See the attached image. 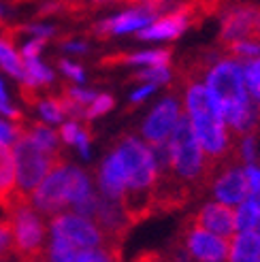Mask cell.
<instances>
[{
  "instance_id": "obj_1",
  "label": "cell",
  "mask_w": 260,
  "mask_h": 262,
  "mask_svg": "<svg viewBox=\"0 0 260 262\" xmlns=\"http://www.w3.org/2000/svg\"><path fill=\"white\" fill-rule=\"evenodd\" d=\"M120 156L126 171V192L122 196V209L130 224H139L149 213L156 211V168L154 154L149 145L137 141L135 137H122L113 149Z\"/></svg>"
},
{
  "instance_id": "obj_2",
  "label": "cell",
  "mask_w": 260,
  "mask_h": 262,
  "mask_svg": "<svg viewBox=\"0 0 260 262\" xmlns=\"http://www.w3.org/2000/svg\"><path fill=\"white\" fill-rule=\"evenodd\" d=\"M168 166L171 173L181 181V183H203L211 179L209 166H207L205 154L199 145L197 137L192 133V126L188 117L181 115V120L175 128V133L168 139Z\"/></svg>"
},
{
  "instance_id": "obj_3",
  "label": "cell",
  "mask_w": 260,
  "mask_h": 262,
  "mask_svg": "<svg viewBox=\"0 0 260 262\" xmlns=\"http://www.w3.org/2000/svg\"><path fill=\"white\" fill-rule=\"evenodd\" d=\"M15 168H17V192L32 199L34 190L45 181V177L64 164L62 154H51L45 151L43 147H38L36 143L26 135V130H21V137L15 143Z\"/></svg>"
},
{
  "instance_id": "obj_4",
  "label": "cell",
  "mask_w": 260,
  "mask_h": 262,
  "mask_svg": "<svg viewBox=\"0 0 260 262\" xmlns=\"http://www.w3.org/2000/svg\"><path fill=\"white\" fill-rule=\"evenodd\" d=\"M51 237L67 241L79 252H92L102 247V234L96 224L77 213H60L51 220Z\"/></svg>"
},
{
  "instance_id": "obj_5",
  "label": "cell",
  "mask_w": 260,
  "mask_h": 262,
  "mask_svg": "<svg viewBox=\"0 0 260 262\" xmlns=\"http://www.w3.org/2000/svg\"><path fill=\"white\" fill-rule=\"evenodd\" d=\"M32 203L41 213L54 217L71 205V166L67 162L45 177V181L34 190Z\"/></svg>"
},
{
  "instance_id": "obj_6",
  "label": "cell",
  "mask_w": 260,
  "mask_h": 262,
  "mask_svg": "<svg viewBox=\"0 0 260 262\" xmlns=\"http://www.w3.org/2000/svg\"><path fill=\"white\" fill-rule=\"evenodd\" d=\"M207 13H211L209 5H186L173 9L171 13H166L151 26H147L145 30H141L139 38H143V41H168V38L179 36L194 21H201Z\"/></svg>"
},
{
  "instance_id": "obj_7",
  "label": "cell",
  "mask_w": 260,
  "mask_h": 262,
  "mask_svg": "<svg viewBox=\"0 0 260 262\" xmlns=\"http://www.w3.org/2000/svg\"><path fill=\"white\" fill-rule=\"evenodd\" d=\"M181 245L186 247L190 258L197 262H226L230 260V241L215 237V234L207 232L203 228L190 226L186 222L184 230H181Z\"/></svg>"
},
{
  "instance_id": "obj_8",
  "label": "cell",
  "mask_w": 260,
  "mask_h": 262,
  "mask_svg": "<svg viewBox=\"0 0 260 262\" xmlns=\"http://www.w3.org/2000/svg\"><path fill=\"white\" fill-rule=\"evenodd\" d=\"M179 120H181L179 102L175 98H164L147 115V120L143 122V137H145L149 145H162L175 133Z\"/></svg>"
},
{
  "instance_id": "obj_9",
  "label": "cell",
  "mask_w": 260,
  "mask_h": 262,
  "mask_svg": "<svg viewBox=\"0 0 260 262\" xmlns=\"http://www.w3.org/2000/svg\"><path fill=\"white\" fill-rule=\"evenodd\" d=\"M190 226H197L203 228L207 232L215 234V237H222L226 241L235 239V232H237V224H235V211L222 203H209L205 205L197 215H190L188 220Z\"/></svg>"
},
{
  "instance_id": "obj_10",
  "label": "cell",
  "mask_w": 260,
  "mask_h": 262,
  "mask_svg": "<svg viewBox=\"0 0 260 262\" xmlns=\"http://www.w3.org/2000/svg\"><path fill=\"white\" fill-rule=\"evenodd\" d=\"M162 5H139L133 7L120 15H115L107 21H102L96 26V32L98 34H124V32H141L145 30L147 26H151L156 19V15L162 11Z\"/></svg>"
},
{
  "instance_id": "obj_11",
  "label": "cell",
  "mask_w": 260,
  "mask_h": 262,
  "mask_svg": "<svg viewBox=\"0 0 260 262\" xmlns=\"http://www.w3.org/2000/svg\"><path fill=\"white\" fill-rule=\"evenodd\" d=\"M213 194L215 199L222 205H241L245 199L250 196V186H248V177H245L243 168L230 166L226 171L218 175L213 181Z\"/></svg>"
},
{
  "instance_id": "obj_12",
  "label": "cell",
  "mask_w": 260,
  "mask_h": 262,
  "mask_svg": "<svg viewBox=\"0 0 260 262\" xmlns=\"http://www.w3.org/2000/svg\"><path fill=\"white\" fill-rule=\"evenodd\" d=\"M98 183H100L102 196H105L107 201L122 203V196L126 192V171H124L120 156L115 151H111L105 158V162H102Z\"/></svg>"
},
{
  "instance_id": "obj_13",
  "label": "cell",
  "mask_w": 260,
  "mask_h": 262,
  "mask_svg": "<svg viewBox=\"0 0 260 262\" xmlns=\"http://www.w3.org/2000/svg\"><path fill=\"white\" fill-rule=\"evenodd\" d=\"M256 21H258V11L256 9H232L222 21V41L232 43V41H245L256 32Z\"/></svg>"
},
{
  "instance_id": "obj_14",
  "label": "cell",
  "mask_w": 260,
  "mask_h": 262,
  "mask_svg": "<svg viewBox=\"0 0 260 262\" xmlns=\"http://www.w3.org/2000/svg\"><path fill=\"white\" fill-rule=\"evenodd\" d=\"M17 192V168L13 149L5 143H0V207L9 209L11 199Z\"/></svg>"
},
{
  "instance_id": "obj_15",
  "label": "cell",
  "mask_w": 260,
  "mask_h": 262,
  "mask_svg": "<svg viewBox=\"0 0 260 262\" xmlns=\"http://www.w3.org/2000/svg\"><path fill=\"white\" fill-rule=\"evenodd\" d=\"M230 262H260V230L235 234L230 241Z\"/></svg>"
},
{
  "instance_id": "obj_16",
  "label": "cell",
  "mask_w": 260,
  "mask_h": 262,
  "mask_svg": "<svg viewBox=\"0 0 260 262\" xmlns=\"http://www.w3.org/2000/svg\"><path fill=\"white\" fill-rule=\"evenodd\" d=\"M171 60V49H156V51H141L133 56H109L102 60V67H120V64H145V67H166Z\"/></svg>"
},
{
  "instance_id": "obj_17",
  "label": "cell",
  "mask_w": 260,
  "mask_h": 262,
  "mask_svg": "<svg viewBox=\"0 0 260 262\" xmlns=\"http://www.w3.org/2000/svg\"><path fill=\"white\" fill-rule=\"evenodd\" d=\"M24 130H26V135H28L38 147H43L45 151H51V154H60V149H58V135L51 128H47L43 124H30V126H24Z\"/></svg>"
},
{
  "instance_id": "obj_18",
  "label": "cell",
  "mask_w": 260,
  "mask_h": 262,
  "mask_svg": "<svg viewBox=\"0 0 260 262\" xmlns=\"http://www.w3.org/2000/svg\"><path fill=\"white\" fill-rule=\"evenodd\" d=\"M235 224H237V230H241V232L256 230L260 226V209L250 199L241 203L239 209L235 211Z\"/></svg>"
},
{
  "instance_id": "obj_19",
  "label": "cell",
  "mask_w": 260,
  "mask_h": 262,
  "mask_svg": "<svg viewBox=\"0 0 260 262\" xmlns=\"http://www.w3.org/2000/svg\"><path fill=\"white\" fill-rule=\"evenodd\" d=\"M21 62H24V75H26L21 83L38 88V85H45L54 79V73H51L47 67H43L38 60H21Z\"/></svg>"
},
{
  "instance_id": "obj_20",
  "label": "cell",
  "mask_w": 260,
  "mask_h": 262,
  "mask_svg": "<svg viewBox=\"0 0 260 262\" xmlns=\"http://www.w3.org/2000/svg\"><path fill=\"white\" fill-rule=\"evenodd\" d=\"M0 64H3V69L11 75V77H17V79L24 81V62L21 58L15 54V49L13 45H9L7 41L0 38Z\"/></svg>"
},
{
  "instance_id": "obj_21",
  "label": "cell",
  "mask_w": 260,
  "mask_h": 262,
  "mask_svg": "<svg viewBox=\"0 0 260 262\" xmlns=\"http://www.w3.org/2000/svg\"><path fill=\"white\" fill-rule=\"evenodd\" d=\"M81 252L75 250L73 245H69L67 241L62 239H51V245H49V260L51 262H77V256Z\"/></svg>"
},
{
  "instance_id": "obj_22",
  "label": "cell",
  "mask_w": 260,
  "mask_h": 262,
  "mask_svg": "<svg viewBox=\"0 0 260 262\" xmlns=\"http://www.w3.org/2000/svg\"><path fill=\"white\" fill-rule=\"evenodd\" d=\"M245 75V88L254 96V100L260 104V58L258 60H250L243 69Z\"/></svg>"
},
{
  "instance_id": "obj_23",
  "label": "cell",
  "mask_w": 260,
  "mask_h": 262,
  "mask_svg": "<svg viewBox=\"0 0 260 262\" xmlns=\"http://www.w3.org/2000/svg\"><path fill=\"white\" fill-rule=\"evenodd\" d=\"M226 49H228V54H232L235 58H252V60L260 58V43L250 41V38L226 43Z\"/></svg>"
},
{
  "instance_id": "obj_24",
  "label": "cell",
  "mask_w": 260,
  "mask_h": 262,
  "mask_svg": "<svg viewBox=\"0 0 260 262\" xmlns=\"http://www.w3.org/2000/svg\"><path fill=\"white\" fill-rule=\"evenodd\" d=\"M13 254V222L9 215L0 217V260H5Z\"/></svg>"
},
{
  "instance_id": "obj_25",
  "label": "cell",
  "mask_w": 260,
  "mask_h": 262,
  "mask_svg": "<svg viewBox=\"0 0 260 262\" xmlns=\"http://www.w3.org/2000/svg\"><path fill=\"white\" fill-rule=\"evenodd\" d=\"M135 79L151 83V85H158V83H164V81L171 79V73H168L166 67H154V69H145V71L137 73Z\"/></svg>"
},
{
  "instance_id": "obj_26",
  "label": "cell",
  "mask_w": 260,
  "mask_h": 262,
  "mask_svg": "<svg viewBox=\"0 0 260 262\" xmlns=\"http://www.w3.org/2000/svg\"><path fill=\"white\" fill-rule=\"evenodd\" d=\"M38 109H41L43 117L47 122L51 124H58L62 122V117H64V111H62V104L58 98H47V100H41V104H38Z\"/></svg>"
},
{
  "instance_id": "obj_27",
  "label": "cell",
  "mask_w": 260,
  "mask_h": 262,
  "mask_svg": "<svg viewBox=\"0 0 260 262\" xmlns=\"http://www.w3.org/2000/svg\"><path fill=\"white\" fill-rule=\"evenodd\" d=\"M111 107H113V98H111L109 94H100V96H96V100L85 109V120H94V117L107 113Z\"/></svg>"
},
{
  "instance_id": "obj_28",
  "label": "cell",
  "mask_w": 260,
  "mask_h": 262,
  "mask_svg": "<svg viewBox=\"0 0 260 262\" xmlns=\"http://www.w3.org/2000/svg\"><path fill=\"white\" fill-rule=\"evenodd\" d=\"M239 156L250 164L256 162V143H254V137L248 135V137H241L239 139Z\"/></svg>"
},
{
  "instance_id": "obj_29",
  "label": "cell",
  "mask_w": 260,
  "mask_h": 262,
  "mask_svg": "<svg viewBox=\"0 0 260 262\" xmlns=\"http://www.w3.org/2000/svg\"><path fill=\"white\" fill-rule=\"evenodd\" d=\"M21 130L24 126H11L5 120H0V143H5V145H9L13 141L17 143V139L21 137Z\"/></svg>"
},
{
  "instance_id": "obj_30",
  "label": "cell",
  "mask_w": 260,
  "mask_h": 262,
  "mask_svg": "<svg viewBox=\"0 0 260 262\" xmlns=\"http://www.w3.org/2000/svg\"><path fill=\"white\" fill-rule=\"evenodd\" d=\"M45 45V38H32L30 43H26L21 49V60H36V56L41 54V49Z\"/></svg>"
},
{
  "instance_id": "obj_31",
  "label": "cell",
  "mask_w": 260,
  "mask_h": 262,
  "mask_svg": "<svg viewBox=\"0 0 260 262\" xmlns=\"http://www.w3.org/2000/svg\"><path fill=\"white\" fill-rule=\"evenodd\" d=\"M79 133H81V128L77 126L75 122H67L62 128H60V137L64 143H75L77 145V139H79Z\"/></svg>"
},
{
  "instance_id": "obj_32",
  "label": "cell",
  "mask_w": 260,
  "mask_h": 262,
  "mask_svg": "<svg viewBox=\"0 0 260 262\" xmlns=\"http://www.w3.org/2000/svg\"><path fill=\"white\" fill-rule=\"evenodd\" d=\"M245 177H248V186H250V194L260 190V168L256 164L245 166Z\"/></svg>"
},
{
  "instance_id": "obj_33",
  "label": "cell",
  "mask_w": 260,
  "mask_h": 262,
  "mask_svg": "<svg viewBox=\"0 0 260 262\" xmlns=\"http://www.w3.org/2000/svg\"><path fill=\"white\" fill-rule=\"evenodd\" d=\"M77 262H113L102 250H92V252H81L77 256Z\"/></svg>"
},
{
  "instance_id": "obj_34",
  "label": "cell",
  "mask_w": 260,
  "mask_h": 262,
  "mask_svg": "<svg viewBox=\"0 0 260 262\" xmlns=\"http://www.w3.org/2000/svg\"><path fill=\"white\" fill-rule=\"evenodd\" d=\"M60 69H62L64 75H69L71 79H75V81H83V69H81V67H77V64H71V62H67V60H62V62H60Z\"/></svg>"
},
{
  "instance_id": "obj_35",
  "label": "cell",
  "mask_w": 260,
  "mask_h": 262,
  "mask_svg": "<svg viewBox=\"0 0 260 262\" xmlns=\"http://www.w3.org/2000/svg\"><path fill=\"white\" fill-rule=\"evenodd\" d=\"M154 90H156V85H151V83H145L143 88H139V90H135V92H133V96H130V102H133V104H139L141 100H145V98L151 94Z\"/></svg>"
},
{
  "instance_id": "obj_36",
  "label": "cell",
  "mask_w": 260,
  "mask_h": 262,
  "mask_svg": "<svg viewBox=\"0 0 260 262\" xmlns=\"http://www.w3.org/2000/svg\"><path fill=\"white\" fill-rule=\"evenodd\" d=\"M0 113L9 115L11 120H15V122H19V120H21V113H19L17 109H13V107H11V104H9L7 100H0Z\"/></svg>"
},
{
  "instance_id": "obj_37",
  "label": "cell",
  "mask_w": 260,
  "mask_h": 262,
  "mask_svg": "<svg viewBox=\"0 0 260 262\" xmlns=\"http://www.w3.org/2000/svg\"><path fill=\"white\" fill-rule=\"evenodd\" d=\"M77 145H79L81 156H88V154H90V133H88V130H81V133H79V139H77Z\"/></svg>"
},
{
  "instance_id": "obj_38",
  "label": "cell",
  "mask_w": 260,
  "mask_h": 262,
  "mask_svg": "<svg viewBox=\"0 0 260 262\" xmlns=\"http://www.w3.org/2000/svg\"><path fill=\"white\" fill-rule=\"evenodd\" d=\"M69 51H85V43H67Z\"/></svg>"
},
{
  "instance_id": "obj_39",
  "label": "cell",
  "mask_w": 260,
  "mask_h": 262,
  "mask_svg": "<svg viewBox=\"0 0 260 262\" xmlns=\"http://www.w3.org/2000/svg\"><path fill=\"white\" fill-rule=\"evenodd\" d=\"M252 41H260V11H258V21H256V32L252 36Z\"/></svg>"
},
{
  "instance_id": "obj_40",
  "label": "cell",
  "mask_w": 260,
  "mask_h": 262,
  "mask_svg": "<svg viewBox=\"0 0 260 262\" xmlns=\"http://www.w3.org/2000/svg\"><path fill=\"white\" fill-rule=\"evenodd\" d=\"M0 100H7V92H5V85L0 81Z\"/></svg>"
},
{
  "instance_id": "obj_41",
  "label": "cell",
  "mask_w": 260,
  "mask_h": 262,
  "mask_svg": "<svg viewBox=\"0 0 260 262\" xmlns=\"http://www.w3.org/2000/svg\"><path fill=\"white\" fill-rule=\"evenodd\" d=\"M0 15H3V9H0ZM0 26H3V17H0Z\"/></svg>"
}]
</instances>
